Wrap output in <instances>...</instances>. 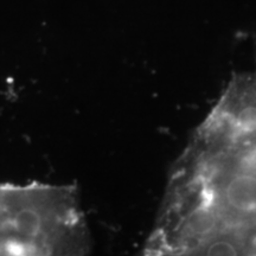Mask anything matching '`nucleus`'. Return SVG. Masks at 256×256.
I'll use <instances>...</instances> for the list:
<instances>
[{
  "mask_svg": "<svg viewBox=\"0 0 256 256\" xmlns=\"http://www.w3.org/2000/svg\"><path fill=\"white\" fill-rule=\"evenodd\" d=\"M144 254L256 256V68L234 74L174 162Z\"/></svg>",
  "mask_w": 256,
  "mask_h": 256,
  "instance_id": "1",
  "label": "nucleus"
}]
</instances>
